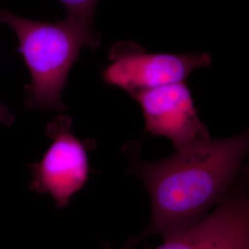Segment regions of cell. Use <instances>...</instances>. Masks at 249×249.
Instances as JSON below:
<instances>
[{
  "label": "cell",
  "mask_w": 249,
  "mask_h": 249,
  "mask_svg": "<svg viewBox=\"0 0 249 249\" xmlns=\"http://www.w3.org/2000/svg\"><path fill=\"white\" fill-rule=\"evenodd\" d=\"M71 127V119L67 116L49 124L47 134L53 142L42 160L32 166L31 189L50 195L61 209L70 204L89 177L86 149L72 133Z\"/></svg>",
  "instance_id": "obj_4"
},
{
  "label": "cell",
  "mask_w": 249,
  "mask_h": 249,
  "mask_svg": "<svg viewBox=\"0 0 249 249\" xmlns=\"http://www.w3.org/2000/svg\"><path fill=\"white\" fill-rule=\"evenodd\" d=\"M249 147L245 132L205 139L158 161H134L130 171L146 187L152 217L147 229L124 249L154 234L169 240L202 220L237 184Z\"/></svg>",
  "instance_id": "obj_1"
},
{
  "label": "cell",
  "mask_w": 249,
  "mask_h": 249,
  "mask_svg": "<svg viewBox=\"0 0 249 249\" xmlns=\"http://www.w3.org/2000/svg\"><path fill=\"white\" fill-rule=\"evenodd\" d=\"M66 7L67 18L92 25L98 0H60Z\"/></svg>",
  "instance_id": "obj_7"
},
{
  "label": "cell",
  "mask_w": 249,
  "mask_h": 249,
  "mask_svg": "<svg viewBox=\"0 0 249 249\" xmlns=\"http://www.w3.org/2000/svg\"><path fill=\"white\" fill-rule=\"evenodd\" d=\"M134 99L142 107L147 132L170 139L177 151L211 138L185 81L147 90Z\"/></svg>",
  "instance_id": "obj_5"
},
{
  "label": "cell",
  "mask_w": 249,
  "mask_h": 249,
  "mask_svg": "<svg viewBox=\"0 0 249 249\" xmlns=\"http://www.w3.org/2000/svg\"><path fill=\"white\" fill-rule=\"evenodd\" d=\"M0 22L16 32L19 52L30 71L31 82L26 89L27 107L65 110L62 90L80 49L84 46L95 49L98 45L93 26L67 18L62 22H37L1 9Z\"/></svg>",
  "instance_id": "obj_2"
},
{
  "label": "cell",
  "mask_w": 249,
  "mask_h": 249,
  "mask_svg": "<svg viewBox=\"0 0 249 249\" xmlns=\"http://www.w3.org/2000/svg\"><path fill=\"white\" fill-rule=\"evenodd\" d=\"M109 56L111 63L103 71V79L134 99L147 90L184 82L193 70L211 65L208 53H148L130 42L117 44Z\"/></svg>",
  "instance_id": "obj_3"
},
{
  "label": "cell",
  "mask_w": 249,
  "mask_h": 249,
  "mask_svg": "<svg viewBox=\"0 0 249 249\" xmlns=\"http://www.w3.org/2000/svg\"><path fill=\"white\" fill-rule=\"evenodd\" d=\"M155 249H249V200L239 182L213 212Z\"/></svg>",
  "instance_id": "obj_6"
},
{
  "label": "cell",
  "mask_w": 249,
  "mask_h": 249,
  "mask_svg": "<svg viewBox=\"0 0 249 249\" xmlns=\"http://www.w3.org/2000/svg\"><path fill=\"white\" fill-rule=\"evenodd\" d=\"M14 116L11 114L4 105L0 103V122L10 126L14 123Z\"/></svg>",
  "instance_id": "obj_8"
}]
</instances>
